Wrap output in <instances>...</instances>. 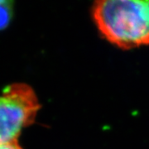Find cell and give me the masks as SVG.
<instances>
[{"instance_id": "obj_1", "label": "cell", "mask_w": 149, "mask_h": 149, "mask_svg": "<svg viewBox=\"0 0 149 149\" xmlns=\"http://www.w3.org/2000/svg\"><path fill=\"white\" fill-rule=\"evenodd\" d=\"M93 17L108 41L124 49L149 44V0H101Z\"/></svg>"}, {"instance_id": "obj_2", "label": "cell", "mask_w": 149, "mask_h": 149, "mask_svg": "<svg viewBox=\"0 0 149 149\" xmlns=\"http://www.w3.org/2000/svg\"><path fill=\"white\" fill-rule=\"evenodd\" d=\"M39 108L30 86L22 83L7 86L0 96V144L17 142L22 130L34 122Z\"/></svg>"}, {"instance_id": "obj_3", "label": "cell", "mask_w": 149, "mask_h": 149, "mask_svg": "<svg viewBox=\"0 0 149 149\" xmlns=\"http://www.w3.org/2000/svg\"><path fill=\"white\" fill-rule=\"evenodd\" d=\"M13 17V2L0 0V30L8 26Z\"/></svg>"}, {"instance_id": "obj_4", "label": "cell", "mask_w": 149, "mask_h": 149, "mask_svg": "<svg viewBox=\"0 0 149 149\" xmlns=\"http://www.w3.org/2000/svg\"><path fill=\"white\" fill-rule=\"evenodd\" d=\"M0 149H22L17 143V142H13L10 143L0 144Z\"/></svg>"}]
</instances>
